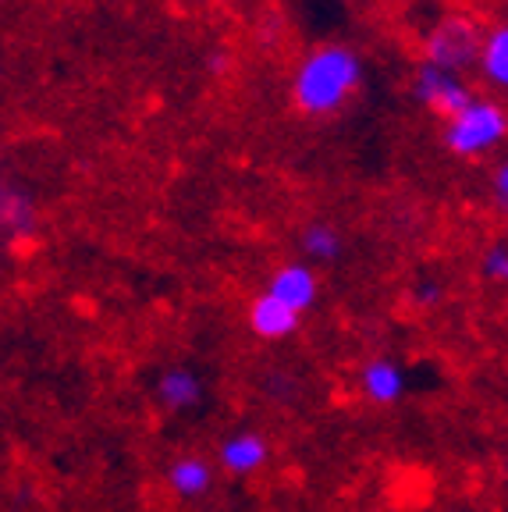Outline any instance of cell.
<instances>
[{"instance_id":"cell-10","label":"cell","mask_w":508,"mask_h":512,"mask_svg":"<svg viewBox=\"0 0 508 512\" xmlns=\"http://www.w3.org/2000/svg\"><path fill=\"white\" fill-rule=\"evenodd\" d=\"M153 395L171 413H189V409H196L203 402V377L192 367H185V363H175V367H164L157 374Z\"/></svg>"},{"instance_id":"cell-5","label":"cell","mask_w":508,"mask_h":512,"mask_svg":"<svg viewBox=\"0 0 508 512\" xmlns=\"http://www.w3.org/2000/svg\"><path fill=\"white\" fill-rule=\"evenodd\" d=\"M36 228H40V214H36L32 196L22 185L0 175V242H8L15 253H22L36 239Z\"/></svg>"},{"instance_id":"cell-3","label":"cell","mask_w":508,"mask_h":512,"mask_svg":"<svg viewBox=\"0 0 508 512\" xmlns=\"http://www.w3.org/2000/svg\"><path fill=\"white\" fill-rule=\"evenodd\" d=\"M480 43H484V29L477 18L452 11L441 22H434V29L423 36V61L466 75L469 68H477Z\"/></svg>"},{"instance_id":"cell-11","label":"cell","mask_w":508,"mask_h":512,"mask_svg":"<svg viewBox=\"0 0 508 512\" xmlns=\"http://www.w3.org/2000/svg\"><path fill=\"white\" fill-rule=\"evenodd\" d=\"M164 480L178 498L196 502V498H203L210 488H214V466H210L203 456L185 452V456H175L164 466Z\"/></svg>"},{"instance_id":"cell-6","label":"cell","mask_w":508,"mask_h":512,"mask_svg":"<svg viewBox=\"0 0 508 512\" xmlns=\"http://www.w3.org/2000/svg\"><path fill=\"white\" fill-rule=\"evenodd\" d=\"M217 463L231 473V477H253L256 470L270 463V441L253 427L231 431L228 438H221L217 445Z\"/></svg>"},{"instance_id":"cell-1","label":"cell","mask_w":508,"mask_h":512,"mask_svg":"<svg viewBox=\"0 0 508 512\" xmlns=\"http://www.w3.org/2000/svg\"><path fill=\"white\" fill-rule=\"evenodd\" d=\"M363 57L345 43H327L302 57L292 79V100L306 118H331L363 86Z\"/></svg>"},{"instance_id":"cell-14","label":"cell","mask_w":508,"mask_h":512,"mask_svg":"<svg viewBox=\"0 0 508 512\" xmlns=\"http://www.w3.org/2000/svg\"><path fill=\"white\" fill-rule=\"evenodd\" d=\"M480 274H484L491 285L508 288V242H494V246L484 249V256H480Z\"/></svg>"},{"instance_id":"cell-4","label":"cell","mask_w":508,"mask_h":512,"mask_svg":"<svg viewBox=\"0 0 508 512\" xmlns=\"http://www.w3.org/2000/svg\"><path fill=\"white\" fill-rule=\"evenodd\" d=\"M413 96H416V104H423L427 111H434L437 118L445 121V118H452V114H459L462 107L473 100V89H469L462 72L420 61L413 72Z\"/></svg>"},{"instance_id":"cell-7","label":"cell","mask_w":508,"mask_h":512,"mask_svg":"<svg viewBox=\"0 0 508 512\" xmlns=\"http://www.w3.org/2000/svg\"><path fill=\"white\" fill-rule=\"evenodd\" d=\"M267 292H270V296H278L281 303H288L292 310L306 313L320 296L317 271H313L310 260H292V264H281L278 271L270 274Z\"/></svg>"},{"instance_id":"cell-15","label":"cell","mask_w":508,"mask_h":512,"mask_svg":"<svg viewBox=\"0 0 508 512\" xmlns=\"http://www.w3.org/2000/svg\"><path fill=\"white\" fill-rule=\"evenodd\" d=\"M491 203L498 214H508V157L498 160V168L491 175Z\"/></svg>"},{"instance_id":"cell-16","label":"cell","mask_w":508,"mask_h":512,"mask_svg":"<svg viewBox=\"0 0 508 512\" xmlns=\"http://www.w3.org/2000/svg\"><path fill=\"white\" fill-rule=\"evenodd\" d=\"M413 299L430 310V306H437L441 299H445V288H441V281H420V285H416V292H413Z\"/></svg>"},{"instance_id":"cell-13","label":"cell","mask_w":508,"mask_h":512,"mask_svg":"<svg viewBox=\"0 0 508 512\" xmlns=\"http://www.w3.org/2000/svg\"><path fill=\"white\" fill-rule=\"evenodd\" d=\"M342 249H345L342 232L327 221H313L302 232V256H310L313 264H331V260L342 256Z\"/></svg>"},{"instance_id":"cell-8","label":"cell","mask_w":508,"mask_h":512,"mask_svg":"<svg viewBox=\"0 0 508 512\" xmlns=\"http://www.w3.org/2000/svg\"><path fill=\"white\" fill-rule=\"evenodd\" d=\"M409 381H405V367L391 356H374L359 367V392L374 406H395L405 395Z\"/></svg>"},{"instance_id":"cell-9","label":"cell","mask_w":508,"mask_h":512,"mask_svg":"<svg viewBox=\"0 0 508 512\" xmlns=\"http://www.w3.org/2000/svg\"><path fill=\"white\" fill-rule=\"evenodd\" d=\"M246 320H249V331H253L256 338H263V342H281V338L295 335L302 313L292 310L288 303H281L278 296H270L267 288H263L260 296L249 303Z\"/></svg>"},{"instance_id":"cell-2","label":"cell","mask_w":508,"mask_h":512,"mask_svg":"<svg viewBox=\"0 0 508 512\" xmlns=\"http://www.w3.org/2000/svg\"><path fill=\"white\" fill-rule=\"evenodd\" d=\"M508 139V111L491 96H473L441 125V146L459 160H480Z\"/></svg>"},{"instance_id":"cell-12","label":"cell","mask_w":508,"mask_h":512,"mask_svg":"<svg viewBox=\"0 0 508 512\" xmlns=\"http://www.w3.org/2000/svg\"><path fill=\"white\" fill-rule=\"evenodd\" d=\"M477 68H480V75H484L487 86L508 93V22H498L484 32Z\"/></svg>"}]
</instances>
